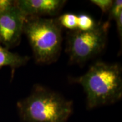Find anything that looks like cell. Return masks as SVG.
Here are the masks:
<instances>
[{
  "label": "cell",
  "mask_w": 122,
  "mask_h": 122,
  "mask_svg": "<svg viewBox=\"0 0 122 122\" xmlns=\"http://www.w3.org/2000/svg\"><path fill=\"white\" fill-rule=\"evenodd\" d=\"M75 81L83 86L89 109L115 103L122 97V70L119 64L96 62Z\"/></svg>",
  "instance_id": "obj_1"
},
{
  "label": "cell",
  "mask_w": 122,
  "mask_h": 122,
  "mask_svg": "<svg viewBox=\"0 0 122 122\" xmlns=\"http://www.w3.org/2000/svg\"><path fill=\"white\" fill-rule=\"evenodd\" d=\"M17 107L23 122H67L72 113L73 103L51 90L37 85Z\"/></svg>",
  "instance_id": "obj_2"
},
{
  "label": "cell",
  "mask_w": 122,
  "mask_h": 122,
  "mask_svg": "<svg viewBox=\"0 0 122 122\" xmlns=\"http://www.w3.org/2000/svg\"><path fill=\"white\" fill-rule=\"evenodd\" d=\"M23 33L28 40L37 63L48 65L57 60L62 42V27L57 19L27 16Z\"/></svg>",
  "instance_id": "obj_3"
},
{
  "label": "cell",
  "mask_w": 122,
  "mask_h": 122,
  "mask_svg": "<svg viewBox=\"0 0 122 122\" xmlns=\"http://www.w3.org/2000/svg\"><path fill=\"white\" fill-rule=\"evenodd\" d=\"M109 21L99 23L88 31L71 30L68 33L66 51L71 63L83 64L102 52L106 44Z\"/></svg>",
  "instance_id": "obj_4"
},
{
  "label": "cell",
  "mask_w": 122,
  "mask_h": 122,
  "mask_svg": "<svg viewBox=\"0 0 122 122\" xmlns=\"http://www.w3.org/2000/svg\"><path fill=\"white\" fill-rule=\"evenodd\" d=\"M26 16L15 6L0 13V44L7 49L18 45L23 33Z\"/></svg>",
  "instance_id": "obj_5"
},
{
  "label": "cell",
  "mask_w": 122,
  "mask_h": 122,
  "mask_svg": "<svg viewBox=\"0 0 122 122\" xmlns=\"http://www.w3.org/2000/svg\"><path fill=\"white\" fill-rule=\"evenodd\" d=\"M65 0H19L15 1L18 8L25 16H54L63 8Z\"/></svg>",
  "instance_id": "obj_6"
},
{
  "label": "cell",
  "mask_w": 122,
  "mask_h": 122,
  "mask_svg": "<svg viewBox=\"0 0 122 122\" xmlns=\"http://www.w3.org/2000/svg\"><path fill=\"white\" fill-rule=\"evenodd\" d=\"M29 60L30 58L27 56H22L11 52L0 44V68L9 66L15 69L26 65Z\"/></svg>",
  "instance_id": "obj_7"
},
{
  "label": "cell",
  "mask_w": 122,
  "mask_h": 122,
  "mask_svg": "<svg viewBox=\"0 0 122 122\" xmlns=\"http://www.w3.org/2000/svg\"><path fill=\"white\" fill-rule=\"evenodd\" d=\"M61 27H63L71 30H77V15L72 13H66L57 19Z\"/></svg>",
  "instance_id": "obj_8"
},
{
  "label": "cell",
  "mask_w": 122,
  "mask_h": 122,
  "mask_svg": "<svg viewBox=\"0 0 122 122\" xmlns=\"http://www.w3.org/2000/svg\"><path fill=\"white\" fill-rule=\"evenodd\" d=\"M97 23L89 15L83 14L77 15V30L81 31H88L93 30Z\"/></svg>",
  "instance_id": "obj_9"
},
{
  "label": "cell",
  "mask_w": 122,
  "mask_h": 122,
  "mask_svg": "<svg viewBox=\"0 0 122 122\" xmlns=\"http://www.w3.org/2000/svg\"><path fill=\"white\" fill-rule=\"evenodd\" d=\"M109 12V20H115L122 14V0H116L113 1L112 6Z\"/></svg>",
  "instance_id": "obj_10"
},
{
  "label": "cell",
  "mask_w": 122,
  "mask_h": 122,
  "mask_svg": "<svg viewBox=\"0 0 122 122\" xmlns=\"http://www.w3.org/2000/svg\"><path fill=\"white\" fill-rule=\"evenodd\" d=\"M91 2L98 6L103 13L109 12L112 6L113 1L112 0H92Z\"/></svg>",
  "instance_id": "obj_11"
},
{
  "label": "cell",
  "mask_w": 122,
  "mask_h": 122,
  "mask_svg": "<svg viewBox=\"0 0 122 122\" xmlns=\"http://www.w3.org/2000/svg\"><path fill=\"white\" fill-rule=\"evenodd\" d=\"M15 6V1L0 0V13H4Z\"/></svg>",
  "instance_id": "obj_12"
},
{
  "label": "cell",
  "mask_w": 122,
  "mask_h": 122,
  "mask_svg": "<svg viewBox=\"0 0 122 122\" xmlns=\"http://www.w3.org/2000/svg\"><path fill=\"white\" fill-rule=\"evenodd\" d=\"M116 23H117V30L119 33V35L120 37V39H122V14L120 15L115 20Z\"/></svg>",
  "instance_id": "obj_13"
}]
</instances>
